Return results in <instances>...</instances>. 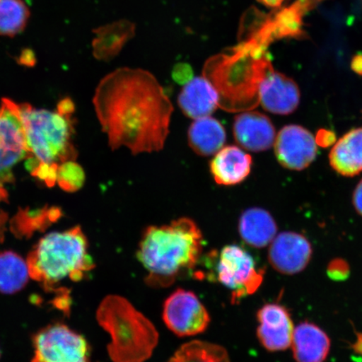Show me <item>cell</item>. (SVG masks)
I'll return each mask as SVG.
<instances>
[{
	"instance_id": "6da1fadb",
	"label": "cell",
	"mask_w": 362,
	"mask_h": 362,
	"mask_svg": "<svg viewBox=\"0 0 362 362\" xmlns=\"http://www.w3.org/2000/svg\"><path fill=\"white\" fill-rule=\"evenodd\" d=\"M95 111L110 147L134 155L160 151L169 135L173 105L151 72L123 67L98 86Z\"/></svg>"
},
{
	"instance_id": "d6a6232c",
	"label": "cell",
	"mask_w": 362,
	"mask_h": 362,
	"mask_svg": "<svg viewBox=\"0 0 362 362\" xmlns=\"http://www.w3.org/2000/svg\"><path fill=\"white\" fill-rule=\"evenodd\" d=\"M323 1L325 0H294L292 4L304 16L308 12L313 11Z\"/></svg>"
},
{
	"instance_id": "83f0119b",
	"label": "cell",
	"mask_w": 362,
	"mask_h": 362,
	"mask_svg": "<svg viewBox=\"0 0 362 362\" xmlns=\"http://www.w3.org/2000/svg\"><path fill=\"white\" fill-rule=\"evenodd\" d=\"M57 182L66 192L78 191L85 182L84 171L74 161L63 163L58 167Z\"/></svg>"
},
{
	"instance_id": "1f68e13d",
	"label": "cell",
	"mask_w": 362,
	"mask_h": 362,
	"mask_svg": "<svg viewBox=\"0 0 362 362\" xmlns=\"http://www.w3.org/2000/svg\"><path fill=\"white\" fill-rule=\"evenodd\" d=\"M172 78L179 84L185 85L193 79V71L191 66L187 63H179L174 66Z\"/></svg>"
},
{
	"instance_id": "277c9868",
	"label": "cell",
	"mask_w": 362,
	"mask_h": 362,
	"mask_svg": "<svg viewBox=\"0 0 362 362\" xmlns=\"http://www.w3.org/2000/svg\"><path fill=\"white\" fill-rule=\"evenodd\" d=\"M97 320L111 336L107 351L113 362H144L158 345L155 325L123 297L104 298Z\"/></svg>"
},
{
	"instance_id": "5bb4252c",
	"label": "cell",
	"mask_w": 362,
	"mask_h": 362,
	"mask_svg": "<svg viewBox=\"0 0 362 362\" xmlns=\"http://www.w3.org/2000/svg\"><path fill=\"white\" fill-rule=\"evenodd\" d=\"M300 102L298 85L288 76L274 69L262 80L259 103L266 111L278 115H288L297 110Z\"/></svg>"
},
{
	"instance_id": "3957f363",
	"label": "cell",
	"mask_w": 362,
	"mask_h": 362,
	"mask_svg": "<svg viewBox=\"0 0 362 362\" xmlns=\"http://www.w3.org/2000/svg\"><path fill=\"white\" fill-rule=\"evenodd\" d=\"M273 69L269 55L257 57L250 44L239 42L208 59L202 76L218 94L219 107L238 113L259 105L260 84Z\"/></svg>"
},
{
	"instance_id": "4dcf8cb0",
	"label": "cell",
	"mask_w": 362,
	"mask_h": 362,
	"mask_svg": "<svg viewBox=\"0 0 362 362\" xmlns=\"http://www.w3.org/2000/svg\"><path fill=\"white\" fill-rule=\"evenodd\" d=\"M59 166L60 165H49L43 164V163H40V165L31 172V174L39 180L45 181V184H47L49 187H52L57 182Z\"/></svg>"
},
{
	"instance_id": "9a60e30c",
	"label": "cell",
	"mask_w": 362,
	"mask_h": 362,
	"mask_svg": "<svg viewBox=\"0 0 362 362\" xmlns=\"http://www.w3.org/2000/svg\"><path fill=\"white\" fill-rule=\"evenodd\" d=\"M233 134L240 147L252 152L268 151L276 139L269 117L255 111L240 112L235 117Z\"/></svg>"
},
{
	"instance_id": "ffe728a7",
	"label": "cell",
	"mask_w": 362,
	"mask_h": 362,
	"mask_svg": "<svg viewBox=\"0 0 362 362\" xmlns=\"http://www.w3.org/2000/svg\"><path fill=\"white\" fill-rule=\"evenodd\" d=\"M240 236L249 246L262 248L275 238L278 226L269 211L262 208H250L240 217Z\"/></svg>"
},
{
	"instance_id": "9c48e42d",
	"label": "cell",
	"mask_w": 362,
	"mask_h": 362,
	"mask_svg": "<svg viewBox=\"0 0 362 362\" xmlns=\"http://www.w3.org/2000/svg\"><path fill=\"white\" fill-rule=\"evenodd\" d=\"M31 156L23 128L19 105L3 99L0 106V189L12 182V169L18 162Z\"/></svg>"
},
{
	"instance_id": "4fadbf2b",
	"label": "cell",
	"mask_w": 362,
	"mask_h": 362,
	"mask_svg": "<svg viewBox=\"0 0 362 362\" xmlns=\"http://www.w3.org/2000/svg\"><path fill=\"white\" fill-rule=\"evenodd\" d=\"M257 338L266 350L283 351L291 346L293 324L286 307L279 303L266 304L257 311Z\"/></svg>"
},
{
	"instance_id": "5b68a950",
	"label": "cell",
	"mask_w": 362,
	"mask_h": 362,
	"mask_svg": "<svg viewBox=\"0 0 362 362\" xmlns=\"http://www.w3.org/2000/svg\"><path fill=\"white\" fill-rule=\"evenodd\" d=\"M27 264L30 277L47 291H54L55 285L66 278L80 281L95 267L79 226L43 238L30 253Z\"/></svg>"
},
{
	"instance_id": "603a6c76",
	"label": "cell",
	"mask_w": 362,
	"mask_h": 362,
	"mask_svg": "<svg viewBox=\"0 0 362 362\" xmlns=\"http://www.w3.org/2000/svg\"><path fill=\"white\" fill-rule=\"evenodd\" d=\"M30 277L28 264L12 251L0 252V293L13 294L25 287Z\"/></svg>"
},
{
	"instance_id": "d590c367",
	"label": "cell",
	"mask_w": 362,
	"mask_h": 362,
	"mask_svg": "<svg viewBox=\"0 0 362 362\" xmlns=\"http://www.w3.org/2000/svg\"><path fill=\"white\" fill-rule=\"evenodd\" d=\"M351 68L356 74L362 76V53L356 54L352 57Z\"/></svg>"
},
{
	"instance_id": "f546056e",
	"label": "cell",
	"mask_w": 362,
	"mask_h": 362,
	"mask_svg": "<svg viewBox=\"0 0 362 362\" xmlns=\"http://www.w3.org/2000/svg\"><path fill=\"white\" fill-rule=\"evenodd\" d=\"M327 274L329 277L334 281H344L350 275L349 264L341 259L330 261L327 268Z\"/></svg>"
},
{
	"instance_id": "74e56055",
	"label": "cell",
	"mask_w": 362,
	"mask_h": 362,
	"mask_svg": "<svg viewBox=\"0 0 362 362\" xmlns=\"http://www.w3.org/2000/svg\"><path fill=\"white\" fill-rule=\"evenodd\" d=\"M351 347L356 354H359L362 356V333L356 332V341L351 345Z\"/></svg>"
},
{
	"instance_id": "836d02e7",
	"label": "cell",
	"mask_w": 362,
	"mask_h": 362,
	"mask_svg": "<svg viewBox=\"0 0 362 362\" xmlns=\"http://www.w3.org/2000/svg\"><path fill=\"white\" fill-rule=\"evenodd\" d=\"M334 140H336V136L334 133L325 129L320 130L315 138L317 146L323 147L332 146Z\"/></svg>"
},
{
	"instance_id": "e0dca14e",
	"label": "cell",
	"mask_w": 362,
	"mask_h": 362,
	"mask_svg": "<svg viewBox=\"0 0 362 362\" xmlns=\"http://www.w3.org/2000/svg\"><path fill=\"white\" fill-rule=\"evenodd\" d=\"M252 157L238 146L223 147L217 152L210 164L216 184L230 187L243 182L252 169Z\"/></svg>"
},
{
	"instance_id": "e575fe53",
	"label": "cell",
	"mask_w": 362,
	"mask_h": 362,
	"mask_svg": "<svg viewBox=\"0 0 362 362\" xmlns=\"http://www.w3.org/2000/svg\"><path fill=\"white\" fill-rule=\"evenodd\" d=\"M353 204H354L356 211L362 216V180L357 185L354 194H353Z\"/></svg>"
},
{
	"instance_id": "f35d334b",
	"label": "cell",
	"mask_w": 362,
	"mask_h": 362,
	"mask_svg": "<svg viewBox=\"0 0 362 362\" xmlns=\"http://www.w3.org/2000/svg\"><path fill=\"white\" fill-rule=\"evenodd\" d=\"M6 214H0V242L2 241L4 238V223H6Z\"/></svg>"
},
{
	"instance_id": "30bf717a",
	"label": "cell",
	"mask_w": 362,
	"mask_h": 362,
	"mask_svg": "<svg viewBox=\"0 0 362 362\" xmlns=\"http://www.w3.org/2000/svg\"><path fill=\"white\" fill-rule=\"evenodd\" d=\"M166 327L180 337L197 336L209 327V313L192 291L179 288L167 298L163 309Z\"/></svg>"
},
{
	"instance_id": "ba28073f",
	"label": "cell",
	"mask_w": 362,
	"mask_h": 362,
	"mask_svg": "<svg viewBox=\"0 0 362 362\" xmlns=\"http://www.w3.org/2000/svg\"><path fill=\"white\" fill-rule=\"evenodd\" d=\"M33 362H90L89 346L65 325H49L34 337Z\"/></svg>"
},
{
	"instance_id": "d4e9b609",
	"label": "cell",
	"mask_w": 362,
	"mask_h": 362,
	"mask_svg": "<svg viewBox=\"0 0 362 362\" xmlns=\"http://www.w3.org/2000/svg\"><path fill=\"white\" fill-rule=\"evenodd\" d=\"M168 362H230V359L223 346L194 341L181 346Z\"/></svg>"
},
{
	"instance_id": "44dd1931",
	"label": "cell",
	"mask_w": 362,
	"mask_h": 362,
	"mask_svg": "<svg viewBox=\"0 0 362 362\" xmlns=\"http://www.w3.org/2000/svg\"><path fill=\"white\" fill-rule=\"evenodd\" d=\"M226 134L223 124L214 117L194 120L188 131V143L201 156H214L223 148Z\"/></svg>"
},
{
	"instance_id": "7c38bea8",
	"label": "cell",
	"mask_w": 362,
	"mask_h": 362,
	"mask_svg": "<svg viewBox=\"0 0 362 362\" xmlns=\"http://www.w3.org/2000/svg\"><path fill=\"white\" fill-rule=\"evenodd\" d=\"M312 247L303 235L284 232L270 243L269 260L279 273L293 275L300 273L310 264Z\"/></svg>"
},
{
	"instance_id": "52a82bcc",
	"label": "cell",
	"mask_w": 362,
	"mask_h": 362,
	"mask_svg": "<svg viewBox=\"0 0 362 362\" xmlns=\"http://www.w3.org/2000/svg\"><path fill=\"white\" fill-rule=\"evenodd\" d=\"M208 255V279L229 289L233 305L260 288L264 271L257 268L255 260L245 249L233 244Z\"/></svg>"
},
{
	"instance_id": "7a4b0ae2",
	"label": "cell",
	"mask_w": 362,
	"mask_h": 362,
	"mask_svg": "<svg viewBox=\"0 0 362 362\" xmlns=\"http://www.w3.org/2000/svg\"><path fill=\"white\" fill-rule=\"evenodd\" d=\"M204 240L200 228L188 217L144 230L137 257L148 272L146 282L166 288L187 275L197 276Z\"/></svg>"
},
{
	"instance_id": "4316f807",
	"label": "cell",
	"mask_w": 362,
	"mask_h": 362,
	"mask_svg": "<svg viewBox=\"0 0 362 362\" xmlns=\"http://www.w3.org/2000/svg\"><path fill=\"white\" fill-rule=\"evenodd\" d=\"M30 11L23 0H0V35L13 36L25 28Z\"/></svg>"
},
{
	"instance_id": "8d00e7d4",
	"label": "cell",
	"mask_w": 362,
	"mask_h": 362,
	"mask_svg": "<svg viewBox=\"0 0 362 362\" xmlns=\"http://www.w3.org/2000/svg\"><path fill=\"white\" fill-rule=\"evenodd\" d=\"M257 2L267 8H273V10H279L281 8L284 0H257Z\"/></svg>"
},
{
	"instance_id": "7402d4cb",
	"label": "cell",
	"mask_w": 362,
	"mask_h": 362,
	"mask_svg": "<svg viewBox=\"0 0 362 362\" xmlns=\"http://www.w3.org/2000/svg\"><path fill=\"white\" fill-rule=\"evenodd\" d=\"M94 55L100 60L110 61L121 52L136 33V25L129 20H121L96 30Z\"/></svg>"
},
{
	"instance_id": "8992f818",
	"label": "cell",
	"mask_w": 362,
	"mask_h": 362,
	"mask_svg": "<svg viewBox=\"0 0 362 362\" xmlns=\"http://www.w3.org/2000/svg\"><path fill=\"white\" fill-rule=\"evenodd\" d=\"M19 110L27 146L40 163L61 165L75 160L71 119L74 104L70 99L61 101L57 112L36 110L28 103L19 104Z\"/></svg>"
},
{
	"instance_id": "cb8c5ba5",
	"label": "cell",
	"mask_w": 362,
	"mask_h": 362,
	"mask_svg": "<svg viewBox=\"0 0 362 362\" xmlns=\"http://www.w3.org/2000/svg\"><path fill=\"white\" fill-rule=\"evenodd\" d=\"M58 208L42 209H21L11 221L12 233L19 238H29L36 230H43L61 217Z\"/></svg>"
},
{
	"instance_id": "484cf974",
	"label": "cell",
	"mask_w": 362,
	"mask_h": 362,
	"mask_svg": "<svg viewBox=\"0 0 362 362\" xmlns=\"http://www.w3.org/2000/svg\"><path fill=\"white\" fill-rule=\"evenodd\" d=\"M269 16L274 24L277 40L284 38H308L303 24V16L293 4L291 6L279 8L272 12Z\"/></svg>"
},
{
	"instance_id": "8fae6325",
	"label": "cell",
	"mask_w": 362,
	"mask_h": 362,
	"mask_svg": "<svg viewBox=\"0 0 362 362\" xmlns=\"http://www.w3.org/2000/svg\"><path fill=\"white\" fill-rule=\"evenodd\" d=\"M315 139L304 127L288 125L276 136V158L284 168L303 170L315 160L318 151Z\"/></svg>"
},
{
	"instance_id": "d6986e66",
	"label": "cell",
	"mask_w": 362,
	"mask_h": 362,
	"mask_svg": "<svg viewBox=\"0 0 362 362\" xmlns=\"http://www.w3.org/2000/svg\"><path fill=\"white\" fill-rule=\"evenodd\" d=\"M329 164L338 174L352 177L362 172V128L351 129L329 153Z\"/></svg>"
},
{
	"instance_id": "2e32d148",
	"label": "cell",
	"mask_w": 362,
	"mask_h": 362,
	"mask_svg": "<svg viewBox=\"0 0 362 362\" xmlns=\"http://www.w3.org/2000/svg\"><path fill=\"white\" fill-rule=\"evenodd\" d=\"M178 104L185 115L197 120L209 117L219 107V97L209 81L197 76L181 90Z\"/></svg>"
},
{
	"instance_id": "f1b7e54d",
	"label": "cell",
	"mask_w": 362,
	"mask_h": 362,
	"mask_svg": "<svg viewBox=\"0 0 362 362\" xmlns=\"http://www.w3.org/2000/svg\"><path fill=\"white\" fill-rule=\"evenodd\" d=\"M269 19V15H265L259 8L252 6L243 13L238 30L239 42H245L251 40L264 26Z\"/></svg>"
},
{
	"instance_id": "ac0fdd59",
	"label": "cell",
	"mask_w": 362,
	"mask_h": 362,
	"mask_svg": "<svg viewBox=\"0 0 362 362\" xmlns=\"http://www.w3.org/2000/svg\"><path fill=\"white\" fill-rule=\"evenodd\" d=\"M291 347L296 362H325L330 339L318 325L305 321L294 328Z\"/></svg>"
}]
</instances>
